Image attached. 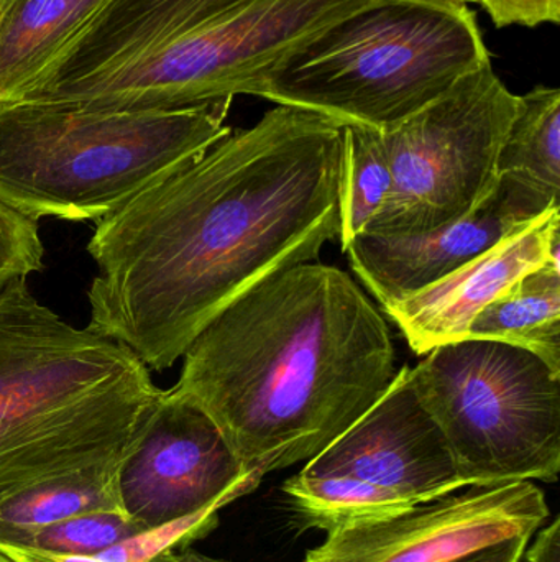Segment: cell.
Listing matches in <instances>:
<instances>
[{"mask_svg":"<svg viewBox=\"0 0 560 562\" xmlns=\"http://www.w3.org/2000/svg\"><path fill=\"white\" fill-rule=\"evenodd\" d=\"M115 482L122 510L145 530L217 514L259 487L216 422L176 386L145 409Z\"/></svg>","mask_w":560,"mask_h":562,"instance_id":"cell-10","label":"cell"},{"mask_svg":"<svg viewBox=\"0 0 560 562\" xmlns=\"http://www.w3.org/2000/svg\"><path fill=\"white\" fill-rule=\"evenodd\" d=\"M555 210H560V201L499 177L492 193L464 220L420 234H361L345 252L381 307L390 306L453 276Z\"/></svg>","mask_w":560,"mask_h":562,"instance_id":"cell-12","label":"cell"},{"mask_svg":"<svg viewBox=\"0 0 560 562\" xmlns=\"http://www.w3.org/2000/svg\"><path fill=\"white\" fill-rule=\"evenodd\" d=\"M529 540L532 538H515V540L505 541L496 547L487 548V550H480L469 557L449 562H522Z\"/></svg>","mask_w":560,"mask_h":562,"instance_id":"cell-23","label":"cell"},{"mask_svg":"<svg viewBox=\"0 0 560 562\" xmlns=\"http://www.w3.org/2000/svg\"><path fill=\"white\" fill-rule=\"evenodd\" d=\"M548 517L545 494L533 482L470 485L398 514L332 528L305 562H449L533 538Z\"/></svg>","mask_w":560,"mask_h":562,"instance_id":"cell-11","label":"cell"},{"mask_svg":"<svg viewBox=\"0 0 560 562\" xmlns=\"http://www.w3.org/2000/svg\"><path fill=\"white\" fill-rule=\"evenodd\" d=\"M183 359L176 389L216 422L256 484L324 451L397 375L380 311L347 273L312 262L250 288Z\"/></svg>","mask_w":560,"mask_h":562,"instance_id":"cell-2","label":"cell"},{"mask_svg":"<svg viewBox=\"0 0 560 562\" xmlns=\"http://www.w3.org/2000/svg\"><path fill=\"white\" fill-rule=\"evenodd\" d=\"M411 379L467 487L558 481L560 375L541 357L464 337L434 347Z\"/></svg>","mask_w":560,"mask_h":562,"instance_id":"cell-7","label":"cell"},{"mask_svg":"<svg viewBox=\"0 0 560 562\" xmlns=\"http://www.w3.org/2000/svg\"><path fill=\"white\" fill-rule=\"evenodd\" d=\"M522 95L492 61L381 132L390 193L367 233L420 234L472 214L499 183V158Z\"/></svg>","mask_w":560,"mask_h":562,"instance_id":"cell-8","label":"cell"},{"mask_svg":"<svg viewBox=\"0 0 560 562\" xmlns=\"http://www.w3.org/2000/svg\"><path fill=\"white\" fill-rule=\"evenodd\" d=\"M342 165L344 125L305 109L230 132L99 221L88 329L170 369L237 297L339 239Z\"/></svg>","mask_w":560,"mask_h":562,"instance_id":"cell-1","label":"cell"},{"mask_svg":"<svg viewBox=\"0 0 560 562\" xmlns=\"http://www.w3.org/2000/svg\"><path fill=\"white\" fill-rule=\"evenodd\" d=\"M377 0H209L173 38L52 104L170 111L255 95L266 72Z\"/></svg>","mask_w":560,"mask_h":562,"instance_id":"cell-6","label":"cell"},{"mask_svg":"<svg viewBox=\"0 0 560 562\" xmlns=\"http://www.w3.org/2000/svg\"><path fill=\"white\" fill-rule=\"evenodd\" d=\"M489 61L469 3L377 0L283 59L255 95L385 131Z\"/></svg>","mask_w":560,"mask_h":562,"instance_id":"cell-5","label":"cell"},{"mask_svg":"<svg viewBox=\"0 0 560 562\" xmlns=\"http://www.w3.org/2000/svg\"><path fill=\"white\" fill-rule=\"evenodd\" d=\"M496 26L559 23L560 0H477Z\"/></svg>","mask_w":560,"mask_h":562,"instance_id":"cell-21","label":"cell"},{"mask_svg":"<svg viewBox=\"0 0 560 562\" xmlns=\"http://www.w3.org/2000/svg\"><path fill=\"white\" fill-rule=\"evenodd\" d=\"M230 102L170 111L0 104V203L36 223H99L227 137Z\"/></svg>","mask_w":560,"mask_h":562,"instance_id":"cell-4","label":"cell"},{"mask_svg":"<svg viewBox=\"0 0 560 562\" xmlns=\"http://www.w3.org/2000/svg\"><path fill=\"white\" fill-rule=\"evenodd\" d=\"M466 337L532 350L560 375V262H546L483 307Z\"/></svg>","mask_w":560,"mask_h":562,"instance_id":"cell-15","label":"cell"},{"mask_svg":"<svg viewBox=\"0 0 560 562\" xmlns=\"http://www.w3.org/2000/svg\"><path fill=\"white\" fill-rule=\"evenodd\" d=\"M528 562H560V520L556 518L536 537L535 544L526 554Z\"/></svg>","mask_w":560,"mask_h":562,"instance_id":"cell-24","label":"cell"},{"mask_svg":"<svg viewBox=\"0 0 560 562\" xmlns=\"http://www.w3.org/2000/svg\"><path fill=\"white\" fill-rule=\"evenodd\" d=\"M158 393L132 350L62 321L25 279L0 290V495L118 461Z\"/></svg>","mask_w":560,"mask_h":562,"instance_id":"cell-3","label":"cell"},{"mask_svg":"<svg viewBox=\"0 0 560 562\" xmlns=\"http://www.w3.org/2000/svg\"><path fill=\"white\" fill-rule=\"evenodd\" d=\"M0 554L12 562H107L98 557H59V554L43 553V551L30 550V548L13 547V544H0ZM147 562H229L204 557L194 551H164L153 560Z\"/></svg>","mask_w":560,"mask_h":562,"instance_id":"cell-22","label":"cell"},{"mask_svg":"<svg viewBox=\"0 0 560 562\" xmlns=\"http://www.w3.org/2000/svg\"><path fill=\"white\" fill-rule=\"evenodd\" d=\"M466 487L404 366L384 395L288 479L283 492L308 527L329 531Z\"/></svg>","mask_w":560,"mask_h":562,"instance_id":"cell-9","label":"cell"},{"mask_svg":"<svg viewBox=\"0 0 560 562\" xmlns=\"http://www.w3.org/2000/svg\"><path fill=\"white\" fill-rule=\"evenodd\" d=\"M560 262V210L505 237L462 269L384 307L418 356L467 336L473 317L510 284L546 262Z\"/></svg>","mask_w":560,"mask_h":562,"instance_id":"cell-13","label":"cell"},{"mask_svg":"<svg viewBox=\"0 0 560 562\" xmlns=\"http://www.w3.org/2000/svg\"><path fill=\"white\" fill-rule=\"evenodd\" d=\"M499 177H508L559 200L560 91L536 86L522 95L499 158Z\"/></svg>","mask_w":560,"mask_h":562,"instance_id":"cell-17","label":"cell"},{"mask_svg":"<svg viewBox=\"0 0 560 562\" xmlns=\"http://www.w3.org/2000/svg\"><path fill=\"white\" fill-rule=\"evenodd\" d=\"M104 0H0V104L26 98Z\"/></svg>","mask_w":560,"mask_h":562,"instance_id":"cell-14","label":"cell"},{"mask_svg":"<svg viewBox=\"0 0 560 562\" xmlns=\"http://www.w3.org/2000/svg\"><path fill=\"white\" fill-rule=\"evenodd\" d=\"M118 461L42 479L0 495V537L68 520L118 504Z\"/></svg>","mask_w":560,"mask_h":562,"instance_id":"cell-16","label":"cell"},{"mask_svg":"<svg viewBox=\"0 0 560 562\" xmlns=\"http://www.w3.org/2000/svg\"><path fill=\"white\" fill-rule=\"evenodd\" d=\"M144 530L122 508H105L85 512L49 527L3 535L0 544L30 548L59 557H95Z\"/></svg>","mask_w":560,"mask_h":562,"instance_id":"cell-19","label":"cell"},{"mask_svg":"<svg viewBox=\"0 0 560 562\" xmlns=\"http://www.w3.org/2000/svg\"><path fill=\"white\" fill-rule=\"evenodd\" d=\"M217 514H206L148 528L95 557L107 562H147L164 551L186 550L193 541L209 535L217 527Z\"/></svg>","mask_w":560,"mask_h":562,"instance_id":"cell-20","label":"cell"},{"mask_svg":"<svg viewBox=\"0 0 560 562\" xmlns=\"http://www.w3.org/2000/svg\"><path fill=\"white\" fill-rule=\"evenodd\" d=\"M391 183L381 132L357 125L344 127L339 236L344 252L355 237L367 233L387 201Z\"/></svg>","mask_w":560,"mask_h":562,"instance_id":"cell-18","label":"cell"},{"mask_svg":"<svg viewBox=\"0 0 560 562\" xmlns=\"http://www.w3.org/2000/svg\"><path fill=\"white\" fill-rule=\"evenodd\" d=\"M0 562H12V561L7 560L5 557H2V554H0Z\"/></svg>","mask_w":560,"mask_h":562,"instance_id":"cell-26","label":"cell"},{"mask_svg":"<svg viewBox=\"0 0 560 562\" xmlns=\"http://www.w3.org/2000/svg\"><path fill=\"white\" fill-rule=\"evenodd\" d=\"M459 2H464V3H477V0H459Z\"/></svg>","mask_w":560,"mask_h":562,"instance_id":"cell-25","label":"cell"}]
</instances>
